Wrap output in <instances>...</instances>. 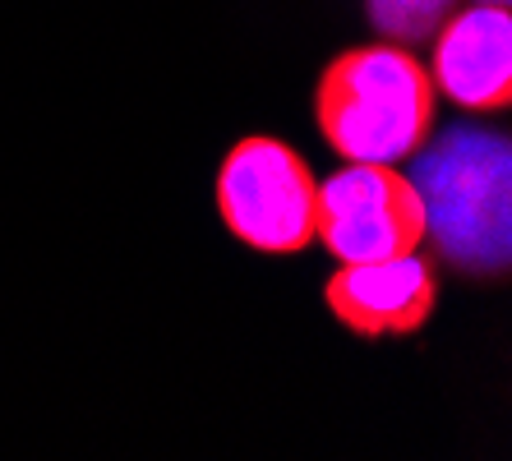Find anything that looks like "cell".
Segmentation results:
<instances>
[{
	"instance_id": "5b68a950",
	"label": "cell",
	"mask_w": 512,
	"mask_h": 461,
	"mask_svg": "<svg viewBox=\"0 0 512 461\" xmlns=\"http://www.w3.org/2000/svg\"><path fill=\"white\" fill-rule=\"evenodd\" d=\"M323 300L333 319H342L360 337H406L434 314L439 282L434 268L411 249L397 259L342 263L323 286Z\"/></svg>"
},
{
	"instance_id": "277c9868",
	"label": "cell",
	"mask_w": 512,
	"mask_h": 461,
	"mask_svg": "<svg viewBox=\"0 0 512 461\" xmlns=\"http://www.w3.org/2000/svg\"><path fill=\"white\" fill-rule=\"evenodd\" d=\"M314 240H323L337 263H374L420 249L425 203L416 180L388 162H346L319 185Z\"/></svg>"
},
{
	"instance_id": "7a4b0ae2",
	"label": "cell",
	"mask_w": 512,
	"mask_h": 461,
	"mask_svg": "<svg viewBox=\"0 0 512 461\" xmlns=\"http://www.w3.org/2000/svg\"><path fill=\"white\" fill-rule=\"evenodd\" d=\"M425 236L466 268L508 259V143L494 134H453L420 162Z\"/></svg>"
},
{
	"instance_id": "3957f363",
	"label": "cell",
	"mask_w": 512,
	"mask_h": 461,
	"mask_svg": "<svg viewBox=\"0 0 512 461\" xmlns=\"http://www.w3.org/2000/svg\"><path fill=\"white\" fill-rule=\"evenodd\" d=\"M319 180L282 139H240L217 171V213L240 245L259 254H300L314 240Z\"/></svg>"
},
{
	"instance_id": "8992f818",
	"label": "cell",
	"mask_w": 512,
	"mask_h": 461,
	"mask_svg": "<svg viewBox=\"0 0 512 461\" xmlns=\"http://www.w3.org/2000/svg\"><path fill=\"white\" fill-rule=\"evenodd\" d=\"M434 93L466 111H503L512 102V14L508 5H471L434 42Z\"/></svg>"
},
{
	"instance_id": "6da1fadb",
	"label": "cell",
	"mask_w": 512,
	"mask_h": 461,
	"mask_svg": "<svg viewBox=\"0 0 512 461\" xmlns=\"http://www.w3.org/2000/svg\"><path fill=\"white\" fill-rule=\"evenodd\" d=\"M434 102V79L411 51L356 47L323 70L314 116L337 157L397 166L429 139Z\"/></svg>"
},
{
	"instance_id": "52a82bcc",
	"label": "cell",
	"mask_w": 512,
	"mask_h": 461,
	"mask_svg": "<svg viewBox=\"0 0 512 461\" xmlns=\"http://www.w3.org/2000/svg\"><path fill=\"white\" fill-rule=\"evenodd\" d=\"M489 5H508V0H489Z\"/></svg>"
}]
</instances>
